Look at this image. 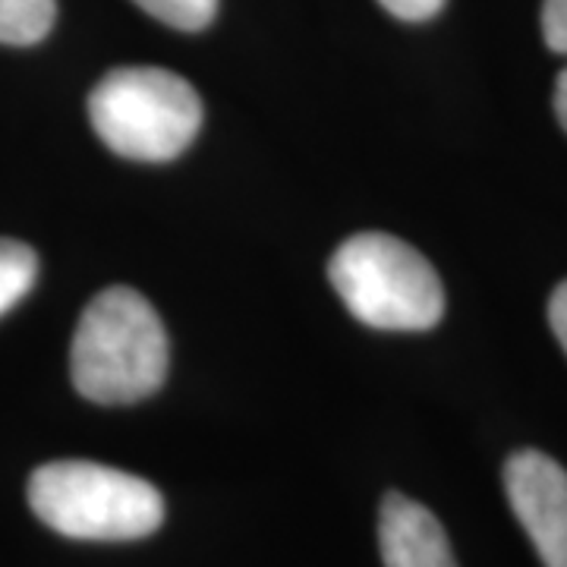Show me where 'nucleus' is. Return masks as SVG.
<instances>
[{
  "label": "nucleus",
  "instance_id": "obj_6",
  "mask_svg": "<svg viewBox=\"0 0 567 567\" xmlns=\"http://www.w3.org/2000/svg\"><path fill=\"white\" fill-rule=\"evenodd\" d=\"M379 548L385 567H457L439 517L401 492H388L382 502Z\"/></svg>",
  "mask_w": 567,
  "mask_h": 567
},
{
  "label": "nucleus",
  "instance_id": "obj_4",
  "mask_svg": "<svg viewBox=\"0 0 567 567\" xmlns=\"http://www.w3.org/2000/svg\"><path fill=\"white\" fill-rule=\"evenodd\" d=\"M89 121L99 140L133 162H174L199 126L203 102L189 82L162 66L111 70L89 95Z\"/></svg>",
  "mask_w": 567,
  "mask_h": 567
},
{
  "label": "nucleus",
  "instance_id": "obj_2",
  "mask_svg": "<svg viewBox=\"0 0 567 567\" xmlns=\"http://www.w3.org/2000/svg\"><path fill=\"white\" fill-rule=\"evenodd\" d=\"M29 507L66 539L130 543L164 520V498L152 483L92 461H54L29 480Z\"/></svg>",
  "mask_w": 567,
  "mask_h": 567
},
{
  "label": "nucleus",
  "instance_id": "obj_11",
  "mask_svg": "<svg viewBox=\"0 0 567 567\" xmlns=\"http://www.w3.org/2000/svg\"><path fill=\"white\" fill-rule=\"evenodd\" d=\"M379 3L385 7L391 17H398V20L423 22L439 17L447 0H379Z\"/></svg>",
  "mask_w": 567,
  "mask_h": 567
},
{
  "label": "nucleus",
  "instance_id": "obj_7",
  "mask_svg": "<svg viewBox=\"0 0 567 567\" xmlns=\"http://www.w3.org/2000/svg\"><path fill=\"white\" fill-rule=\"evenodd\" d=\"M58 17L54 0H0V41L3 44H35Z\"/></svg>",
  "mask_w": 567,
  "mask_h": 567
},
{
  "label": "nucleus",
  "instance_id": "obj_1",
  "mask_svg": "<svg viewBox=\"0 0 567 567\" xmlns=\"http://www.w3.org/2000/svg\"><path fill=\"white\" fill-rule=\"evenodd\" d=\"M167 360V331L152 303L133 287H107L76 324L70 375L92 404H136L164 385Z\"/></svg>",
  "mask_w": 567,
  "mask_h": 567
},
{
  "label": "nucleus",
  "instance_id": "obj_5",
  "mask_svg": "<svg viewBox=\"0 0 567 567\" xmlns=\"http://www.w3.org/2000/svg\"><path fill=\"white\" fill-rule=\"evenodd\" d=\"M507 502L546 567H567V470L543 451H517L505 466Z\"/></svg>",
  "mask_w": 567,
  "mask_h": 567
},
{
  "label": "nucleus",
  "instance_id": "obj_13",
  "mask_svg": "<svg viewBox=\"0 0 567 567\" xmlns=\"http://www.w3.org/2000/svg\"><path fill=\"white\" fill-rule=\"evenodd\" d=\"M555 114H558V123L567 130V70H561L558 82H555Z\"/></svg>",
  "mask_w": 567,
  "mask_h": 567
},
{
  "label": "nucleus",
  "instance_id": "obj_9",
  "mask_svg": "<svg viewBox=\"0 0 567 567\" xmlns=\"http://www.w3.org/2000/svg\"><path fill=\"white\" fill-rule=\"evenodd\" d=\"M136 3L148 17L181 32H199L218 13V0H136Z\"/></svg>",
  "mask_w": 567,
  "mask_h": 567
},
{
  "label": "nucleus",
  "instance_id": "obj_8",
  "mask_svg": "<svg viewBox=\"0 0 567 567\" xmlns=\"http://www.w3.org/2000/svg\"><path fill=\"white\" fill-rule=\"evenodd\" d=\"M39 278V256L32 246L0 237V316H7Z\"/></svg>",
  "mask_w": 567,
  "mask_h": 567
},
{
  "label": "nucleus",
  "instance_id": "obj_12",
  "mask_svg": "<svg viewBox=\"0 0 567 567\" xmlns=\"http://www.w3.org/2000/svg\"><path fill=\"white\" fill-rule=\"evenodd\" d=\"M548 324H551L561 350L567 353V281L558 284L551 300H548Z\"/></svg>",
  "mask_w": 567,
  "mask_h": 567
},
{
  "label": "nucleus",
  "instance_id": "obj_10",
  "mask_svg": "<svg viewBox=\"0 0 567 567\" xmlns=\"http://www.w3.org/2000/svg\"><path fill=\"white\" fill-rule=\"evenodd\" d=\"M543 35L551 51L567 54V0L543 3Z\"/></svg>",
  "mask_w": 567,
  "mask_h": 567
},
{
  "label": "nucleus",
  "instance_id": "obj_3",
  "mask_svg": "<svg viewBox=\"0 0 567 567\" xmlns=\"http://www.w3.org/2000/svg\"><path fill=\"white\" fill-rule=\"evenodd\" d=\"M341 303L379 331H425L445 316V287L420 249L391 234H353L328 265Z\"/></svg>",
  "mask_w": 567,
  "mask_h": 567
}]
</instances>
